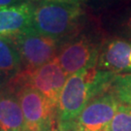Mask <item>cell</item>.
<instances>
[{
	"label": "cell",
	"instance_id": "6da1fadb",
	"mask_svg": "<svg viewBox=\"0 0 131 131\" xmlns=\"http://www.w3.org/2000/svg\"><path fill=\"white\" fill-rule=\"evenodd\" d=\"M85 13L80 4L46 0L34 8L32 26L56 41L73 38L82 31Z\"/></svg>",
	"mask_w": 131,
	"mask_h": 131
},
{
	"label": "cell",
	"instance_id": "7a4b0ae2",
	"mask_svg": "<svg viewBox=\"0 0 131 131\" xmlns=\"http://www.w3.org/2000/svg\"><path fill=\"white\" fill-rule=\"evenodd\" d=\"M96 71L97 68L83 69L67 78L57 106L56 129L73 126L86 104L97 96L94 88Z\"/></svg>",
	"mask_w": 131,
	"mask_h": 131
},
{
	"label": "cell",
	"instance_id": "3957f363",
	"mask_svg": "<svg viewBox=\"0 0 131 131\" xmlns=\"http://www.w3.org/2000/svg\"><path fill=\"white\" fill-rule=\"evenodd\" d=\"M103 41L95 33L82 31L66 41L56 56L66 75L69 77L83 69L96 68Z\"/></svg>",
	"mask_w": 131,
	"mask_h": 131
},
{
	"label": "cell",
	"instance_id": "277c9868",
	"mask_svg": "<svg viewBox=\"0 0 131 131\" xmlns=\"http://www.w3.org/2000/svg\"><path fill=\"white\" fill-rule=\"evenodd\" d=\"M67 78L56 57L35 70H20L11 81L10 89L24 85L31 86L41 92L57 111L60 93Z\"/></svg>",
	"mask_w": 131,
	"mask_h": 131
},
{
	"label": "cell",
	"instance_id": "5b68a950",
	"mask_svg": "<svg viewBox=\"0 0 131 131\" xmlns=\"http://www.w3.org/2000/svg\"><path fill=\"white\" fill-rule=\"evenodd\" d=\"M24 114L25 131H53L56 127V111L44 95L31 86L14 89Z\"/></svg>",
	"mask_w": 131,
	"mask_h": 131
},
{
	"label": "cell",
	"instance_id": "8992f818",
	"mask_svg": "<svg viewBox=\"0 0 131 131\" xmlns=\"http://www.w3.org/2000/svg\"><path fill=\"white\" fill-rule=\"evenodd\" d=\"M24 70L31 71L54 59L58 52V41L35 30L33 26L13 39Z\"/></svg>",
	"mask_w": 131,
	"mask_h": 131
},
{
	"label": "cell",
	"instance_id": "52a82bcc",
	"mask_svg": "<svg viewBox=\"0 0 131 131\" xmlns=\"http://www.w3.org/2000/svg\"><path fill=\"white\" fill-rule=\"evenodd\" d=\"M119 102L107 91L90 100L75 122L77 131H107Z\"/></svg>",
	"mask_w": 131,
	"mask_h": 131
},
{
	"label": "cell",
	"instance_id": "ba28073f",
	"mask_svg": "<svg viewBox=\"0 0 131 131\" xmlns=\"http://www.w3.org/2000/svg\"><path fill=\"white\" fill-rule=\"evenodd\" d=\"M96 68L115 74H131V42L117 36L105 38Z\"/></svg>",
	"mask_w": 131,
	"mask_h": 131
},
{
	"label": "cell",
	"instance_id": "9c48e42d",
	"mask_svg": "<svg viewBox=\"0 0 131 131\" xmlns=\"http://www.w3.org/2000/svg\"><path fill=\"white\" fill-rule=\"evenodd\" d=\"M33 8L29 2H20L0 8V37L13 40L32 27Z\"/></svg>",
	"mask_w": 131,
	"mask_h": 131
},
{
	"label": "cell",
	"instance_id": "30bf717a",
	"mask_svg": "<svg viewBox=\"0 0 131 131\" xmlns=\"http://www.w3.org/2000/svg\"><path fill=\"white\" fill-rule=\"evenodd\" d=\"M0 131H25L24 114L14 91H0Z\"/></svg>",
	"mask_w": 131,
	"mask_h": 131
},
{
	"label": "cell",
	"instance_id": "8fae6325",
	"mask_svg": "<svg viewBox=\"0 0 131 131\" xmlns=\"http://www.w3.org/2000/svg\"><path fill=\"white\" fill-rule=\"evenodd\" d=\"M21 59L11 40L0 37V75L16 76L20 72Z\"/></svg>",
	"mask_w": 131,
	"mask_h": 131
},
{
	"label": "cell",
	"instance_id": "7c38bea8",
	"mask_svg": "<svg viewBox=\"0 0 131 131\" xmlns=\"http://www.w3.org/2000/svg\"><path fill=\"white\" fill-rule=\"evenodd\" d=\"M110 24L115 36L131 42V2L114 11Z\"/></svg>",
	"mask_w": 131,
	"mask_h": 131
},
{
	"label": "cell",
	"instance_id": "4fadbf2b",
	"mask_svg": "<svg viewBox=\"0 0 131 131\" xmlns=\"http://www.w3.org/2000/svg\"><path fill=\"white\" fill-rule=\"evenodd\" d=\"M122 104L131 106V74H117L110 89Z\"/></svg>",
	"mask_w": 131,
	"mask_h": 131
},
{
	"label": "cell",
	"instance_id": "5bb4252c",
	"mask_svg": "<svg viewBox=\"0 0 131 131\" xmlns=\"http://www.w3.org/2000/svg\"><path fill=\"white\" fill-rule=\"evenodd\" d=\"M107 131H131V106L119 103Z\"/></svg>",
	"mask_w": 131,
	"mask_h": 131
},
{
	"label": "cell",
	"instance_id": "9a60e30c",
	"mask_svg": "<svg viewBox=\"0 0 131 131\" xmlns=\"http://www.w3.org/2000/svg\"><path fill=\"white\" fill-rule=\"evenodd\" d=\"M129 2H131V0H93L94 7L96 9H109L113 6H123Z\"/></svg>",
	"mask_w": 131,
	"mask_h": 131
},
{
	"label": "cell",
	"instance_id": "2e32d148",
	"mask_svg": "<svg viewBox=\"0 0 131 131\" xmlns=\"http://www.w3.org/2000/svg\"><path fill=\"white\" fill-rule=\"evenodd\" d=\"M19 0H0V8H4V7H9L12 5L18 4L19 3Z\"/></svg>",
	"mask_w": 131,
	"mask_h": 131
},
{
	"label": "cell",
	"instance_id": "e0dca14e",
	"mask_svg": "<svg viewBox=\"0 0 131 131\" xmlns=\"http://www.w3.org/2000/svg\"><path fill=\"white\" fill-rule=\"evenodd\" d=\"M49 1L60 2V3H70V4H80V2L83 0H49Z\"/></svg>",
	"mask_w": 131,
	"mask_h": 131
},
{
	"label": "cell",
	"instance_id": "ac0fdd59",
	"mask_svg": "<svg viewBox=\"0 0 131 131\" xmlns=\"http://www.w3.org/2000/svg\"><path fill=\"white\" fill-rule=\"evenodd\" d=\"M53 131H77L75 128V125H73V126L69 127V128H67V129H64V130H58V129H54Z\"/></svg>",
	"mask_w": 131,
	"mask_h": 131
}]
</instances>
